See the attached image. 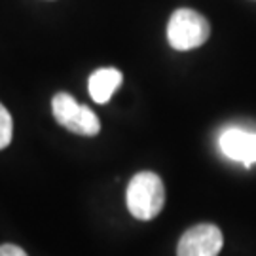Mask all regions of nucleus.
<instances>
[{"label": "nucleus", "instance_id": "obj_1", "mask_svg": "<svg viewBox=\"0 0 256 256\" xmlns=\"http://www.w3.org/2000/svg\"><path fill=\"white\" fill-rule=\"evenodd\" d=\"M128 209L138 220L156 218L165 205V186L152 171L137 173L128 186Z\"/></svg>", "mask_w": 256, "mask_h": 256}, {"label": "nucleus", "instance_id": "obj_2", "mask_svg": "<svg viewBox=\"0 0 256 256\" xmlns=\"http://www.w3.org/2000/svg\"><path fill=\"white\" fill-rule=\"evenodd\" d=\"M210 36L209 21L200 12L190 8H180L173 12L167 25V40L171 48L178 52L194 50L205 44Z\"/></svg>", "mask_w": 256, "mask_h": 256}, {"label": "nucleus", "instance_id": "obj_3", "mask_svg": "<svg viewBox=\"0 0 256 256\" xmlns=\"http://www.w3.org/2000/svg\"><path fill=\"white\" fill-rule=\"evenodd\" d=\"M52 108H54L55 120L76 135L93 137L101 131V124H99V118L95 116V112L88 106L78 104L68 93H57L52 101Z\"/></svg>", "mask_w": 256, "mask_h": 256}, {"label": "nucleus", "instance_id": "obj_4", "mask_svg": "<svg viewBox=\"0 0 256 256\" xmlns=\"http://www.w3.org/2000/svg\"><path fill=\"white\" fill-rule=\"evenodd\" d=\"M222 243V232L214 224H198L184 232L176 256H218Z\"/></svg>", "mask_w": 256, "mask_h": 256}, {"label": "nucleus", "instance_id": "obj_5", "mask_svg": "<svg viewBox=\"0 0 256 256\" xmlns=\"http://www.w3.org/2000/svg\"><path fill=\"white\" fill-rule=\"evenodd\" d=\"M220 148L230 160L241 162L243 165L256 164V133L232 128L220 135Z\"/></svg>", "mask_w": 256, "mask_h": 256}, {"label": "nucleus", "instance_id": "obj_6", "mask_svg": "<svg viewBox=\"0 0 256 256\" xmlns=\"http://www.w3.org/2000/svg\"><path fill=\"white\" fill-rule=\"evenodd\" d=\"M122 84V72L116 70V68H101V70H95V72L90 76V82H88V90H90V95L95 102L99 104H104V102L110 101L112 93L116 92Z\"/></svg>", "mask_w": 256, "mask_h": 256}, {"label": "nucleus", "instance_id": "obj_7", "mask_svg": "<svg viewBox=\"0 0 256 256\" xmlns=\"http://www.w3.org/2000/svg\"><path fill=\"white\" fill-rule=\"evenodd\" d=\"M12 133H14V122H12V116H10V112L6 110V106L0 102V150L10 144Z\"/></svg>", "mask_w": 256, "mask_h": 256}, {"label": "nucleus", "instance_id": "obj_8", "mask_svg": "<svg viewBox=\"0 0 256 256\" xmlns=\"http://www.w3.org/2000/svg\"><path fill=\"white\" fill-rule=\"evenodd\" d=\"M0 256H27V252L18 245H2L0 247Z\"/></svg>", "mask_w": 256, "mask_h": 256}]
</instances>
